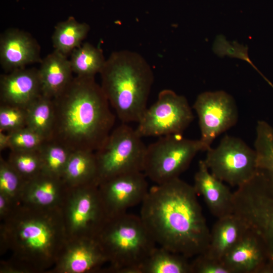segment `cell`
Wrapping results in <instances>:
<instances>
[{"label":"cell","instance_id":"33","mask_svg":"<svg viewBox=\"0 0 273 273\" xmlns=\"http://www.w3.org/2000/svg\"><path fill=\"white\" fill-rule=\"evenodd\" d=\"M191 262L192 273H231L221 260L200 254Z\"/></svg>","mask_w":273,"mask_h":273},{"label":"cell","instance_id":"31","mask_svg":"<svg viewBox=\"0 0 273 273\" xmlns=\"http://www.w3.org/2000/svg\"><path fill=\"white\" fill-rule=\"evenodd\" d=\"M8 133L10 136V150H36L47 141L26 126Z\"/></svg>","mask_w":273,"mask_h":273},{"label":"cell","instance_id":"7","mask_svg":"<svg viewBox=\"0 0 273 273\" xmlns=\"http://www.w3.org/2000/svg\"><path fill=\"white\" fill-rule=\"evenodd\" d=\"M201 151L205 149L200 140L182 134L160 136L147 146L143 172L156 185L163 184L179 177Z\"/></svg>","mask_w":273,"mask_h":273},{"label":"cell","instance_id":"30","mask_svg":"<svg viewBox=\"0 0 273 273\" xmlns=\"http://www.w3.org/2000/svg\"><path fill=\"white\" fill-rule=\"evenodd\" d=\"M26 126V108L1 103L0 131L10 132Z\"/></svg>","mask_w":273,"mask_h":273},{"label":"cell","instance_id":"22","mask_svg":"<svg viewBox=\"0 0 273 273\" xmlns=\"http://www.w3.org/2000/svg\"><path fill=\"white\" fill-rule=\"evenodd\" d=\"M62 178L71 185L97 184V164L95 153L89 151L72 152Z\"/></svg>","mask_w":273,"mask_h":273},{"label":"cell","instance_id":"26","mask_svg":"<svg viewBox=\"0 0 273 273\" xmlns=\"http://www.w3.org/2000/svg\"><path fill=\"white\" fill-rule=\"evenodd\" d=\"M61 178L41 172L28 179L27 184L28 200L32 203L41 206L53 204L58 198Z\"/></svg>","mask_w":273,"mask_h":273},{"label":"cell","instance_id":"16","mask_svg":"<svg viewBox=\"0 0 273 273\" xmlns=\"http://www.w3.org/2000/svg\"><path fill=\"white\" fill-rule=\"evenodd\" d=\"M203 198L210 212L217 218L233 214V193L214 176L204 160H200L193 186Z\"/></svg>","mask_w":273,"mask_h":273},{"label":"cell","instance_id":"14","mask_svg":"<svg viewBox=\"0 0 273 273\" xmlns=\"http://www.w3.org/2000/svg\"><path fill=\"white\" fill-rule=\"evenodd\" d=\"M41 94L38 69L24 67L1 76V103L26 108Z\"/></svg>","mask_w":273,"mask_h":273},{"label":"cell","instance_id":"24","mask_svg":"<svg viewBox=\"0 0 273 273\" xmlns=\"http://www.w3.org/2000/svg\"><path fill=\"white\" fill-rule=\"evenodd\" d=\"M73 73L81 77H95L100 73L106 59L102 50L88 42L82 43L70 53Z\"/></svg>","mask_w":273,"mask_h":273},{"label":"cell","instance_id":"5","mask_svg":"<svg viewBox=\"0 0 273 273\" xmlns=\"http://www.w3.org/2000/svg\"><path fill=\"white\" fill-rule=\"evenodd\" d=\"M234 213L261 241L273 272V176L261 172L244 185Z\"/></svg>","mask_w":273,"mask_h":273},{"label":"cell","instance_id":"18","mask_svg":"<svg viewBox=\"0 0 273 273\" xmlns=\"http://www.w3.org/2000/svg\"><path fill=\"white\" fill-rule=\"evenodd\" d=\"M248 228L244 221L234 214L218 218L210 233L206 256L222 260L238 243Z\"/></svg>","mask_w":273,"mask_h":273},{"label":"cell","instance_id":"19","mask_svg":"<svg viewBox=\"0 0 273 273\" xmlns=\"http://www.w3.org/2000/svg\"><path fill=\"white\" fill-rule=\"evenodd\" d=\"M108 261L96 236L72 247L61 263L60 268L67 273H82L97 268Z\"/></svg>","mask_w":273,"mask_h":273},{"label":"cell","instance_id":"13","mask_svg":"<svg viewBox=\"0 0 273 273\" xmlns=\"http://www.w3.org/2000/svg\"><path fill=\"white\" fill-rule=\"evenodd\" d=\"M41 60L39 46L30 34L14 28L1 34L0 63L7 72Z\"/></svg>","mask_w":273,"mask_h":273},{"label":"cell","instance_id":"2","mask_svg":"<svg viewBox=\"0 0 273 273\" xmlns=\"http://www.w3.org/2000/svg\"><path fill=\"white\" fill-rule=\"evenodd\" d=\"M54 119L48 141L71 152H95L113 129L116 116L95 77L76 76L53 99Z\"/></svg>","mask_w":273,"mask_h":273},{"label":"cell","instance_id":"29","mask_svg":"<svg viewBox=\"0 0 273 273\" xmlns=\"http://www.w3.org/2000/svg\"><path fill=\"white\" fill-rule=\"evenodd\" d=\"M8 162L23 178L30 179L41 172L39 149L10 150Z\"/></svg>","mask_w":273,"mask_h":273},{"label":"cell","instance_id":"6","mask_svg":"<svg viewBox=\"0 0 273 273\" xmlns=\"http://www.w3.org/2000/svg\"><path fill=\"white\" fill-rule=\"evenodd\" d=\"M146 148L135 129L127 123L113 128L104 144L95 152L98 185L119 175L143 172Z\"/></svg>","mask_w":273,"mask_h":273},{"label":"cell","instance_id":"11","mask_svg":"<svg viewBox=\"0 0 273 273\" xmlns=\"http://www.w3.org/2000/svg\"><path fill=\"white\" fill-rule=\"evenodd\" d=\"M147 176L142 171L125 173L102 182L99 193L107 218L127 212L142 204L149 191Z\"/></svg>","mask_w":273,"mask_h":273},{"label":"cell","instance_id":"9","mask_svg":"<svg viewBox=\"0 0 273 273\" xmlns=\"http://www.w3.org/2000/svg\"><path fill=\"white\" fill-rule=\"evenodd\" d=\"M194 119L187 99L174 91H160L157 101L147 108L135 130L141 137L182 134Z\"/></svg>","mask_w":273,"mask_h":273},{"label":"cell","instance_id":"10","mask_svg":"<svg viewBox=\"0 0 273 273\" xmlns=\"http://www.w3.org/2000/svg\"><path fill=\"white\" fill-rule=\"evenodd\" d=\"M201 131L200 140L205 151L220 133L233 126L238 118V109L232 96L223 91L206 92L198 96L193 105Z\"/></svg>","mask_w":273,"mask_h":273},{"label":"cell","instance_id":"34","mask_svg":"<svg viewBox=\"0 0 273 273\" xmlns=\"http://www.w3.org/2000/svg\"><path fill=\"white\" fill-rule=\"evenodd\" d=\"M10 136L8 132L0 131V150L9 149Z\"/></svg>","mask_w":273,"mask_h":273},{"label":"cell","instance_id":"4","mask_svg":"<svg viewBox=\"0 0 273 273\" xmlns=\"http://www.w3.org/2000/svg\"><path fill=\"white\" fill-rule=\"evenodd\" d=\"M96 237L118 273L140 264L157 245L141 217L127 212L107 218Z\"/></svg>","mask_w":273,"mask_h":273},{"label":"cell","instance_id":"12","mask_svg":"<svg viewBox=\"0 0 273 273\" xmlns=\"http://www.w3.org/2000/svg\"><path fill=\"white\" fill-rule=\"evenodd\" d=\"M231 273L270 272L263 244L249 229L221 260Z\"/></svg>","mask_w":273,"mask_h":273},{"label":"cell","instance_id":"1","mask_svg":"<svg viewBox=\"0 0 273 273\" xmlns=\"http://www.w3.org/2000/svg\"><path fill=\"white\" fill-rule=\"evenodd\" d=\"M197 198L179 177L149 189L140 216L157 245L188 258L205 252L210 231Z\"/></svg>","mask_w":273,"mask_h":273},{"label":"cell","instance_id":"20","mask_svg":"<svg viewBox=\"0 0 273 273\" xmlns=\"http://www.w3.org/2000/svg\"><path fill=\"white\" fill-rule=\"evenodd\" d=\"M126 273H192V270L188 258L156 246L140 264Z\"/></svg>","mask_w":273,"mask_h":273},{"label":"cell","instance_id":"17","mask_svg":"<svg viewBox=\"0 0 273 273\" xmlns=\"http://www.w3.org/2000/svg\"><path fill=\"white\" fill-rule=\"evenodd\" d=\"M38 72L41 94L52 99L59 96L73 78L69 59L55 50L41 60Z\"/></svg>","mask_w":273,"mask_h":273},{"label":"cell","instance_id":"21","mask_svg":"<svg viewBox=\"0 0 273 273\" xmlns=\"http://www.w3.org/2000/svg\"><path fill=\"white\" fill-rule=\"evenodd\" d=\"M17 237L26 249L36 253H47L52 247L55 232L47 221L38 218L24 220L17 230Z\"/></svg>","mask_w":273,"mask_h":273},{"label":"cell","instance_id":"32","mask_svg":"<svg viewBox=\"0 0 273 273\" xmlns=\"http://www.w3.org/2000/svg\"><path fill=\"white\" fill-rule=\"evenodd\" d=\"M23 177L2 157L0 161V193L8 198L14 196L20 188Z\"/></svg>","mask_w":273,"mask_h":273},{"label":"cell","instance_id":"28","mask_svg":"<svg viewBox=\"0 0 273 273\" xmlns=\"http://www.w3.org/2000/svg\"><path fill=\"white\" fill-rule=\"evenodd\" d=\"M259 169L273 176V127L264 121H259L254 143Z\"/></svg>","mask_w":273,"mask_h":273},{"label":"cell","instance_id":"35","mask_svg":"<svg viewBox=\"0 0 273 273\" xmlns=\"http://www.w3.org/2000/svg\"><path fill=\"white\" fill-rule=\"evenodd\" d=\"M8 197L5 195L0 194V214L3 215L5 213L7 210L8 206Z\"/></svg>","mask_w":273,"mask_h":273},{"label":"cell","instance_id":"3","mask_svg":"<svg viewBox=\"0 0 273 273\" xmlns=\"http://www.w3.org/2000/svg\"><path fill=\"white\" fill-rule=\"evenodd\" d=\"M101 87L121 123H138L147 108L153 70L139 53L113 52L100 72Z\"/></svg>","mask_w":273,"mask_h":273},{"label":"cell","instance_id":"25","mask_svg":"<svg viewBox=\"0 0 273 273\" xmlns=\"http://www.w3.org/2000/svg\"><path fill=\"white\" fill-rule=\"evenodd\" d=\"M26 127L48 140L54 119L53 99L41 94L26 108Z\"/></svg>","mask_w":273,"mask_h":273},{"label":"cell","instance_id":"23","mask_svg":"<svg viewBox=\"0 0 273 273\" xmlns=\"http://www.w3.org/2000/svg\"><path fill=\"white\" fill-rule=\"evenodd\" d=\"M89 29L88 24L78 22L72 16L58 23L52 37L55 50L67 56L82 44Z\"/></svg>","mask_w":273,"mask_h":273},{"label":"cell","instance_id":"8","mask_svg":"<svg viewBox=\"0 0 273 273\" xmlns=\"http://www.w3.org/2000/svg\"><path fill=\"white\" fill-rule=\"evenodd\" d=\"M206 151L204 161L210 172L232 186L245 184L258 170L255 149L239 138L225 135L216 148Z\"/></svg>","mask_w":273,"mask_h":273},{"label":"cell","instance_id":"15","mask_svg":"<svg viewBox=\"0 0 273 273\" xmlns=\"http://www.w3.org/2000/svg\"><path fill=\"white\" fill-rule=\"evenodd\" d=\"M96 185L82 189L73 198L70 205L69 219L74 231L95 229L97 234L107 219Z\"/></svg>","mask_w":273,"mask_h":273},{"label":"cell","instance_id":"27","mask_svg":"<svg viewBox=\"0 0 273 273\" xmlns=\"http://www.w3.org/2000/svg\"><path fill=\"white\" fill-rule=\"evenodd\" d=\"M41 172L49 175L61 178L72 152L65 146L51 141H46L39 148Z\"/></svg>","mask_w":273,"mask_h":273}]
</instances>
